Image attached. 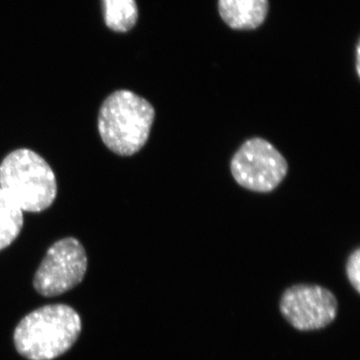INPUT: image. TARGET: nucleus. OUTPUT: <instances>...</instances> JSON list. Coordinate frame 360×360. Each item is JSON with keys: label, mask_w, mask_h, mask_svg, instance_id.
<instances>
[{"label": "nucleus", "mask_w": 360, "mask_h": 360, "mask_svg": "<svg viewBox=\"0 0 360 360\" xmlns=\"http://www.w3.org/2000/svg\"><path fill=\"white\" fill-rule=\"evenodd\" d=\"M347 276L352 288L357 293L360 292V250L356 248L348 257L347 262Z\"/></svg>", "instance_id": "10"}, {"label": "nucleus", "mask_w": 360, "mask_h": 360, "mask_svg": "<svg viewBox=\"0 0 360 360\" xmlns=\"http://www.w3.org/2000/svg\"><path fill=\"white\" fill-rule=\"evenodd\" d=\"M87 255L84 246L72 238L52 245L34 276V288L44 296H58L82 283L86 274Z\"/></svg>", "instance_id": "5"}, {"label": "nucleus", "mask_w": 360, "mask_h": 360, "mask_svg": "<svg viewBox=\"0 0 360 360\" xmlns=\"http://www.w3.org/2000/svg\"><path fill=\"white\" fill-rule=\"evenodd\" d=\"M82 333V319L66 304L45 305L26 315L14 330V345L30 360H52L65 354Z\"/></svg>", "instance_id": "1"}, {"label": "nucleus", "mask_w": 360, "mask_h": 360, "mask_svg": "<svg viewBox=\"0 0 360 360\" xmlns=\"http://www.w3.org/2000/svg\"><path fill=\"white\" fill-rule=\"evenodd\" d=\"M279 309L286 321L297 330H319L335 321L338 302L323 286L295 284L284 291Z\"/></svg>", "instance_id": "6"}, {"label": "nucleus", "mask_w": 360, "mask_h": 360, "mask_svg": "<svg viewBox=\"0 0 360 360\" xmlns=\"http://www.w3.org/2000/svg\"><path fill=\"white\" fill-rule=\"evenodd\" d=\"M104 21L115 32H127L139 18L135 0H103Z\"/></svg>", "instance_id": "9"}, {"label": "nucleus", "mask_w": 360, "mask_h": 360, "mask_svg": "<svg viewBox=\"0 0 360 360\" xmlns=\"http://www.w3.org/2000/svg\"><path fill=\"white\" fill-rule=\"evenodd\" d=\"M22 226V210L6 191L0 188V251L15 240Z\"/></svg>", "instance_id": "8"}, {"label": "nucleus", "mask_w": 360, "mask_h": 360, "mask_svg": "<svg viewBox=\"0 0 360 360\" xmlns=\"http://www.w3.org/2000/svg\"><path fill=\"white\" fill-rule=\"evenodd\" d=\"M219 11L233 30H255L266 18L269 0H219Z\"/></svg>", "instance_id": "7"}, {"label": "nucleus", "mask_w": 360, "mask_h": 360, "mask_svg": "<svg viewBox=\"0 0 360 360\" xmlns=\"http://www.w3.org/2000/svg\"><path fill=\"white\" fill-rule=\"evenodd\" d=\"M231 172L238 186L253 193H269L285 179L288 163L274 144L252 137L232 156Z\"/></svg>", "instance_id": "4"}, {"label": "nucleus", "mask_w": 360, "mask_h": 360, "mask_svg": "<svg viewBox=\"0 0 360 360\" xmlns=\"http://www.w3.org/2000/svg\"><path fill=\"white\" fill-rule=\"evenodd\" d=\"M0 188L22 212H41L58 195V184L49 163L30 149L14 150L0 165Z\"/></svg>", "instance_id": "3"}, {"label": "nucleus", "mask_w": 360, "mask_h": 360, "mask_svg": "<svg viewBox=\"0 0 360 360\" xmlns=\"http://www.w3.org/2000/svg\"><path fill=\"white\" fill-rule=\"evenodd\" d=\"M155 118V108L146 98L130 90H116L99 110V134L112 153L131 156L146 146Z\"/></svg>", "instance_id": "2"}]
</instances>
